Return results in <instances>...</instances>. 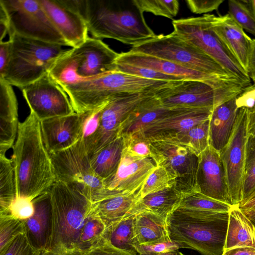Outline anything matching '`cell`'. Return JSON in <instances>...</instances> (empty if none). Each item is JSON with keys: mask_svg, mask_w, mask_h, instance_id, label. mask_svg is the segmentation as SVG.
Returning a JSON list of instances; mask_svg holds the SVG:
<instances>
[{"mask_svg": "<svg viewBox=\"0 0 255 255\" xmlns=\"http://www.w3.org/2000/svg\"><path fill=\"white\" fill-rule=\"evenodd\" d=\"M49 194L47 250L54 255H82L102 240L106 227L84 195L58 180Z\"/></svg>", "mask_w": 255, "mask_h": 255, "instance_id": "obj_1", "label": "cell"}, {"mask_svg": "<svg viewBox=\"0 0 255 255\" xmlns=\"http://www.w3.org/2000/svg\"><path fill=\"white\" fill-rule=\"evenodd\" d=\"M11 160L16 185V199L33 201L48 192L57 178L42 138L40 122L31 112L19 123Z\"/></svg>", "mask_w": 255, "mask_h": 255, "instance_id": "obj_2", "label": "cell"}, {"mask_svg": "<svg viewBox=\"0 0 255 255\" xmlns=\"http://www.w3.org/2000/svg\"><path fill=\"white\" fill-rule=\"evenodd\" d=\"M80 9L93 38L133 46L156 35L133 0H80Z\"/></svg>", "mask_w": 255, "mask_h": 255, "instance_id": "obj_3", "label": "cell"}, {"mask_svg": "<svg viewBox=\"0 0 255 255\" xmlns=\"http://www.w3.org/2000/svg\"><path fill=\"white\" fill-rule=\"evenodd\" d=\"M229 212H211L177 208L166 219L169 239L180 248L202 255H222Z\"/></svg>", "mask_w": 255, "mask_h": 255, "instance_id": "obj_4", "label": "cell"}, {"mask_svg": "<svg viewBox=\"0 0 255 255\" xmlns=\"http://www.w3.org/2000/svg\"><path fill=\"white\" fill-rule=\"evenodd\" d=\"M10 52L3 79L20 89L47 73L66 49L61 45L17 34L9 37Z\"/></svg>", "mask_w": 255, "mask_h": 255, "instance_id": "obj_5", "label": "cell"}, {"mask_svg": "<svg viewBox=\"0 0 255 255\" xmlns=\"http://www.w3.org/2000/svg\"><path fill=\"white\" fill-rule=\"evenodd\" d=\"M213 14L174 19L172 33L196 47L220 64L231 76L250 86L252 81L231 50L214 31Z\"/></svg>", "mask_w": 255, "mask_h": 255, "instance_id": "obj_6", "label": "cell"}, {"mask_svg": "<svg viewBox=\"0 0 255 255\" xmlns=\"http://www.w3.org/2000/svg\"><path fill=\"white\" fill-rule=\"evenodd\" d=\"M57 180L69 185L93 204L123 193L107 189L92 168L89 155L79 140L65 150L50 155Z\"/></svg>", "mask_w": 255, "mask_h": 255, "instance_id": "obj_7", "label": "cell"}, {"mask_svg": "<svg viewBox=\"0 0 255 255\" xmlns=\"http://www.w3.org/2000/svg\"><path fill=\"white\" fill-rule=\"evenodd\" d=\"M130 50L162 58L204 73L237 79L202 51L172 33L156 35L150 39L131 46Z\"/></svg>", "mask_w": 255, "mask_h": 255, "instance_id": "obj_8", "label": "cell"}, {"mask_svg": "<svg viewBox=\"0 0 255 255\" xmlns=\"http://www.w3.org/2000/svg\"><path fill=\"white\" fill-rule=\"evenodd\" d=\"M9 18V37L14 34L39 40L68 46L38 0H0Z\"/></svg>", "mask_w": 255, "mask_h": 255, "instance_id": "obj_9", "label": "cell"}, {"mask_svg": "<svg viewBox=\"0 0 255 255\" xmlns=\"http://www.w3.org/2000/svg\"><path fill=\"white\" fill-rule=\"evenodd\" d=\"M116 63H124L150 69L182 80L204 82L231 99L240 94L245 85L236 78H225L192 70L153 56L129 50L122 52Z\"/></svg>", "mask_w": 255, "mask_h": 255, "instance_id": "obj_10", "label": "cell"}, {"mask_svg": "<svg viewBox=\"0 0 255 255\" xmlns=\"http://www.w3.org/2000/svg\"><path fill=\"white\" fill-rule=\"evenodd\" d=\"M151 156L166 170L174 187L182 194L197 191V156L186 145L168 141L150 142Z\"/></svg>", "mask_w": 255, "mask_h": 255, "instance_id": "obj_11", "label": "cell"}, {"mask_svg": "<svg viewBox=\"0 0 255 255\" xmlns=\"http://www.w3.org/2000/svg\"><path fill=\"white\" fill-rule=\"evenodd\" d=\"M249 109H238L230 138L219 152L224 165L232 205H239L242 199Z\"/></svg>", "mask_w": 255, "mask_h": 255, "instance_id": "obj_12", "label": "cell"}, {"mask_svg": "<svg viewBox=\"0 0 255 255\" xmlns=\"http://www.w3.org/2000/svg\"><path fill=\"white\" fill-rule=\"evenodd\" d=\"M154 94L163 106L169 109L213 110L218 105L230 100L210 85L192 80L169 81L155 88Z\"/></svg>", "mask_w": 255, "mask_h": 255, "instance_id": "obj_13", "label": "cell"}, {"mask_svg": "<svg viewBox=\"0 0 255 255\" xmlns=\"http://www.w3.org/2000/svg\"><path fill=\"white\" fill-rule=\"evenodd\" d=\"M21 90L30 112L40 121L75 113L68 95L48 72Z\"/></svg>", "mask_w": 255, "mask_h": 255, "instance_id": "obj_14", "label": "cell"}, {"mask_svg": "<svg viewBox=\"0 0 255 255\" xmlns=\"http://www.w3.org/2000/svg\"><path fill=\"white\" fill-rule=\"evenodd\" d=\"M154 89L143 92L122 93L114 96L102 110L98 129L86 151L89 155L99 150L119 136L122 123Z\"/></svg>", "mask_w": 255, "mask_h": 255, "instance_id": "obj_15", "label": "cell"}, {"mask_svg": "<svg viewBox=\"0 0 255 255\" xmlns=\"http://www.w3.org/2000/svg\"><path fill=\"white\" fill-rule=\"evenodd\" d=\"M38 1L68 46L76 48L89 37L87 24L80 10L79 0Z\"/></svg>", "mask_w": 255, "mask_h": 255, "instance_id": "obj_16", "label": "cell"}, {"mask_svg": "<svg viewBox=\"0 0 255 255\" xmlns=\"http://www.w3.org/2000/svg\"><path fill=\"white\" fill-rule=\"evenodd\" d=\"M213 109L176 108L172 112L135 133L149 142L170 141L196 125L210 119Z\"/></svg>", "mask_w": 255, "mask_h": 255, "instance_id": "obj_17", "label": "cell"}, {"mask_svg": "<svg viewBox=\"0 0 255 255\" xmlns=\"http://www.w3.org/2000/svg\"><path fill=\"white\" fill-rule=\"evenodd\" d=\"M71 49L77 59L80 80L117 71L116 61L120 53L100 39L89 37L81 45Z\"/></svg>", "mask_w": 255, "mask_h": 255, "instance_id": "obj_18", "label": "cell"}, {"mask_svg": "<svg viewBox=\"0 0 255 255\" xmlns=\"http://www.w3.org/2000/svg\"><path fill=\"white\" fill-rule=\"evenodd\" d=\"M196 188L207 196L232 206L220 152L210 145L199 156Z\"/></svg>", "mask_w": 255, "mask_h": 255, "instance_id": "obj_19", "label": "cell"}, {"mask_svg": "<svg viewBox=\"0 0 255 255\" xmlns=\"http://www.w3.org/2000/svg\"><path fill=\"white\" fill-rule=\"evenodd\" d=\"M157 166L151 156L138 157L123 150L115 173L105 181L108 189L123 193H132L141 188L148 175Z\"/></svg>", "mask_w": 255, "mask_h": 255, "instance_id": "obj_20", "label": "cell"}, {"mask_svg": "<svg viewBox=\"0 0 255 255\" xmlns=\"http://www.w3.org/2000/svg\"><path fill=\"white\" fill-rule=\"evenodd\" d=\"M40 122L43 140L50 155L70 148L80 139L83 114L74 113Z\"/></svg>", "mask_w": 255, "mask_h": 255, "instance_id": "obj_21", "label": "cell"}, {"mask_svg": "<svg viewBox=\"0 0 255 255\" xmlns=\"http://www.w3.org/2000/svg\"><path fill=\"white\" fill-rule=\"evenodd\" d=\"M212 26L247 72L252 38L228 13L219 16L213 14Z\"/></svg>", "mask_w": 255, "mask_h": 255, "instance_id": "obj_22", "label": "cell"}, {"mask_svg": "<svg viewBox=\"0 0 255 255\" xmlns=\"http://www.w3.org/2000/svg\"><path fill=\"white\" fill-rule=\"evenodd\" d=\"M9 83L0 79V155L13 148L18 125V103Z\"/></svg>", "mask_w": 255, "mask_h": 255, "instance_id": "obj_23", "label": "cell"}, {"mask_svg": "<svg viewBox=\"0 0 255 255\" xmlns=\"http://www.w3.org/2000/svg\"><path fill=\"white\" fill-rule=\"evenodd\" d=\"M174 109L163 106L153 94L142 100L128 115L121 125L118 136L125 138L134 134Z\"/></svg>", "mask_w": 255, "mask_h": 255, "instance_id": "obj_24", "label": "cell"}, {"mask_svg": "<svg viewBox=\"0 0 255 255\" xmlns=\"http://www.w3.org/2000/svg\"><path fill=\"white\" fill-rule=\"evenodd\" d=\"M237 97L214 108L210 118V145L219 152L228 142L235 123L239 109Z\"/></svg>", "mask_w": 255, "mask_h": 255, "instance_id": "obj_25", "label": "cell"}, {"mask_svg": "<svg viewBox=\"0 0 255 255\" xmlns=\"http://www.w3.org/2000/svg\"><path fill=\"white\" fill-rule=\"evenodd\" d=\"M140 189L132 193H121L93 204L95 213L106 228L135 215V208L140 199Z\"/></svg>", "mask_w": 255, "mask_h": 255, "instance_id": "obj_26", "label": "cell"}, {"mask_svg": "<svg viewBox=\"0 0 255 255\" xmlns=\"http://www.w3.org/2000/svg\"><path fill=\"white\" fill-rule=\"evenodd\" d=\"M241 247L255 248V226L237 205L229 212L224 250Z\"/></svg>", "mask_w": 255, "mask_h": 255, "instance_id": "obj_27", "label": "cell"}, {"mask_svg": "<svg viewBox=\"0 0 255 255\" xmlns=\"http://www.w3.org/2000/svg\"><path fill=\"white\" fill-rule=\"evenodd\" d=\"M133 228L137 246L170 240L166 221L151 212L142 211L135 214Z\"/></svg>", "mask_w": 255, "mask_h": 255, "instance_id": "obj_28", "label": "cell"}, {"mask_svg": "<svg viewBox=\"0 0 255 255\" xmlns=\"http://www.w3.org/2000/svg\"><path fill=\"white\" fill-rule=\"evenodd\" d=\"M182 198V194L171 185L140 198L135 208L134 214L147 211L166 220L168 216L178 208Z\"/></svg>", "mask_w": 255, "mask_h": 255, "instance_id": "obj_29", "label": "cell"}, {"mask_svg": "<svg viewBox=\"0 0 255 255\" xmlns=\"http://www.w3.org/2000/svg\"><path fill=\"white\" fill-rule=\"evenodd\" d=\"M34 214L24 221L29 235L38 249L46 248L50 227L49 191L33 200Z\"/></svg>", "mask_w": 255, "mask_h": 255, "instance_id": "obj_30", "label": "cell"}, {"mask_svg": "<svg viewBox=\"0 0 255 255\" xmlns=\"http://www.w3.org/2000/svg\"><path fill=\"white\" fill-rule=\"evenodd\" d=\"M124 148V138L118 136L99 150L89 155L92 168L105 182L110 179L118 169Z\"/></svg>", "mask_w": 255, "mask_h": 255, "instance_id": "obj_31", "label": "cell"}, {"mask_svg": "<svg viewBox=\"0 0 255 255\" xmlns=\"http://www.w3.org/2000/svg\"><path fill=\"white\" fill-rule=\"evenodd\" d=\"M134 215L129 216L106 228L103 239L113 246L134 255H137V246L134 235Z\"/></svg>", "mask_w": 255, "mask_h": 255, "instance_id": "obj_32", "label": "cell"}, {"mask_svg": "<svg viewBox=\"0 0 255 255\" xmlns=\"http://www.w3.org/2000/svg\"><path fill=\"white\" fill-rule=\"evenodd\" d=\"M16 191L11 159L0 155V215H6L16 199Z\"/></svg>", "mask_w": 255, "mask_h": 255, "instance_id": "obj_33", "label": "cell"}, {"mask_svg": "<svg viewBox=\"0 0 255 255\" xmlns=\"http://www.w3.org/2000/svg\"><path fill=\"white\" fill-rule=\"evenodd\" d=\"M210 119L191 128L170 141L186 145L197 156L209 145Z\"/></svg>", "mask_w": 255, "mask_h": 255, "instance_id": "obj_34", "label": "cell"}, {"mask_svg": "<svg viewBox=\"0 0 255 255\" xmlns=\"http://www.w3.org/2000/svg\"><path fill=\"white\" fill-rule=\"evenodd\" d=\"M232 206L207 196L197 191L182 194L178 208L205 212L228 213Z\"/></svg>", "mask_w": 255, "mask_h": 255, "instance_id": "obj_35", "label": "cell"}, {"mask_svg": "<svg viewBox=\"0 0 255 255\" xmlns=\"http://www.w3.org/2000/svg\"><path fill=\"white\" fill-rule=\"evenodd\" d=\"M228 13L242 28L255 37V16L250 0H230Z\"/></svg>", "mask_w": 255, "mask_h": 255, "instance_id": "obj_36", "label": "cell"}, {"mask_svg": "<svg viewBox=\"0 0 255 255\" xmlns=\"http://www.w3.org/2000/svg\"><path fill=\"white\" fill-rule=\"evenodd\" d=\"M139 9L154 15L172 19L178 13L179 3L177 0H133Z\"/></svg>", "mask_w": 255, "mask_h": 255, "instance_id": "obj_37", "label": "cell"}, {"mask_svg": "<svg viewBox=\"0 0 255 255\" xmlns=\"http://www.w3.org/2000/svg\"><path fill=\"white\" fill-rule=\"evenodd\" d=\"M26 229L24 221L9 215H0V252Z\"/></svg>", "mask_w": 255, "mask_h": 255, "instance_id": "obj_38", "label": "cell"}, {"mask_svg": "<svg viewBox=\"0 0 255 255\" xmlns=\"http://www.w3.org/2000/svg\"><path fill=\"white\" fill-rule=\"evenodd\" d=\"M173 185L166 170L157 165L148 175L140 189V198Z\"/></svg>", "mask_w": 255, "mask_h": 255, "instance_id": "obj_39", "label": "cell"}, {"mask_svg": "<svg viewBox=\"0 0 255 255\" xmlns=\"http://www.w3.org/2000/svg\"><path fill=\"white\" fill-rule=\"evenodd\" d=\"M108 104L94 110L82 113V128L80 140L86 150L98 129L101 112Z\"/></svg>", "mask_w": 255, "mask_h": 255, "instance_id": "obj_40", "label": "cell"}, {"mask_svg": "<svg viewBox=\"0 0 255 255\" xmlns=\"http://www.w3.org/2000/svg\"><path fill=\"white\" fill-rule=\"evenodd\" d=\"M39 250L31 241L26 229L0 252V255H37Z\"/></svg>", "mask_w": 255, "mask_h": 255, "instance_id": "obj_41", "label": "cell"}, {"mask_svg": "<svg viewBox=\"0 0 255 255\" xmlns=\"http://www.w3.org/2000/svg\"><path fill=\"white\" fill-rule=\"evenodd\" d=\"M116 64L117 71L139 77L164 81L182 80L148 68L124 63Z\"/></svg>", "mask_w": 255, "mask_h": 255, "instance_id": "obj_42", "label": "cell"}, {"mask_svg": "<svg viewBox=\"0 0 255 255\" xmlns=\"http://www.w3.org/2000/svg\"><path fill=\"white\" fill-rule=\"evenodd\" d=\"M124 150L131 155L138 157L151 155L150 142L136 134L124 138Z\"/></svg>", "mask_w": 255, "mask_h": 255, "instance_id": "obj_43", "label": "cell"}, {"mask_svg": "<svg viewBox=\"0 0 255 255\" xmlns=\"http://www.w3.org/2000/svg\"><path fill=\"white\" fill-rule=\"evenodd\" d=\"M179 247L171 240L142 244L135 247L139 255H156L160 253L178 251Z\"/></svg>", "mask_w": 255, "mask_h": 255, "instance_id": "obj_44", "label": "cell"}, {"mask_svg": "<svg viewBox=\"0 0 255 255\" xmlns=\"http://www.w3.org/2000/svg\"><path fill=\"white\" fill-rule=\"evenodd\" d=\"M34 213L33 201L24 199H15L9 208L7 214L22 221L30 218Z\"/></svg>", "mask_w": 255, "mask_h": 255, "instance_id": "obj_45", "label": "cell"}, {"mask_svg": "<svg viewBox=\"0 0 255 255\" xmlns=\"http://www.w3.org/2000/svg\"><path fill=\"white\" fill-rule=\"evenodd\" d=\"M255 194V160L246 159L242 201Z\"/></svg>", "mask_w": 255, "mask_h": 255, "instance_id": "obj_46", "label": "cell"}, {"mask_svg": "<svg viewBox=\"0 0 255 255\" xmlns=\"http://www.w3.org/2000/svg\"><path fill=\"white\" fill-rule=\"evenodd\" d=\"M186 2L193 13L202 14L217 10L224 0H187Z\"/></svg>", "mask_w": 255, "mask_h": 255, "instance_id": "obj_47", "label": "cell"}, {"mask_svg": "<svg viewBox=\"0 0 255 255\" xmlns=\"http://www.w3.org/2000/svg\"><path fill=\"white\" fill-rule=\"evenodd\" d=\"M82 255H134L118 249L102 239L97 245Z\"/></svg>", "mask_w": 255, "mask_h": 255, "instance_id": "obj_48", "label": "cell"}, {"mask_svg": "<svg viewBox=\"0 0 255 255\" xmlns=\"http://www.w3.org/2000/svg\"><path fill=\"white\" fill-rule=\"evenodd\" d=\"M238 108L252 109L255 104V85L254 84L246 88L236 98Z\"/></svg>", "mask_w": 255, "mask_h": 255, "instance_id": "obj_49", "label": "cell"}, {"mask_svg": "<svg viewBox=\"0 0 255 255\" xmlns=\"http://www.w3.org/2000/svg\"><path fill=\"white\" fill-rule=\"evenodd\" d=\"M11 43L9 40L0 42V78H3L8 63Z\"/></svg>", "mask_w": 255, "mask_h": 255, "instance_id": "obj_50", "label": "cell"}, {"mask_svg": "<svg viewBox=\"0 0 255 255\" xmlns=\"http://www.w3.org/2000/svg\"><path fill=\"white\" fill-rule=\"evenodd\" d=\"M10 28L9 18L6 9L0 3V42L8 34Z\"/></svg>", "mask_w": 255, "mask_h": 255, "instance_id": "obj_51", "label": "cell"}, {"mask_svg": "<svg viewBox=\"0 0 255 255\" xmlns=\"http://www.w3.org/2000/svg\"><path fill=\"white\" fill-rule=\"evenodd\" d=\"M247 72L253 84L255 85V38L252 40Z\"/></svg>", "mask_w": 255, "mask_h": 255, "instance_id": "obj_52", "label": "cell"}, {"mask_svg": "<svg viewBox=\"0 0 255 255\" xmlns=\"http://www.w3.org/2000/svg\"><path fill=\"white\" fill-rule=\"evenodd\" d=\"M222 255H255V248L236 247L225 250Z\"/></svg>", "mask_w": 255, "mask_h": 255, "instance_id": "obj_53", "label": "cell"}, {"mask_svg": "<svg viewBox=\"0 0 255 255\" xmlns=\"http://www.w3.org/2000/svg\"><path fill=\"white\" fill-rule=\"evenodd\" d=\"M246 159L255 160V136L248 135L247 142Z\"/></svg>", "mask_w": 255, "mask_h": 255, "instance_id": "obj_54", "label": "cell"}, {"mask_svg": "<svg viewBox=\"0 0 255 255\" xmlns=\"http://www.w3.org/2000/svg\"><path fill=\"white\" fill-rule=\"evenodd\" d=\"M239 207L242 210H255V194L248 199L241 202Z\"/></svg>", "mask_w": 255, "mask_h": 255, "instance_id": "obj_55", "label": "cell"}, {"mask_svg": "<svg viewBox=\"0 0 255 255\" xmlns=\"http://www.w3.org/2000/svg\"><path fill=\"white\" fill-rule=\"evenodd\" d=\"M248 134L255 136V113L249 111L248 116Z\"/></svg>", "mask_w": 255, "mask_h": 255, "instance_id": "obj_56", "label": "cell"}, {"mask_svg": "<svg viewBox=\"0 0 255 255\" xmlns=\"http://www.w3.org/2000/svg\"><path fill=\"white\" fill-rule=\"evenodd\" d=\"M246 217L253 223L255 226V210H241Z\"/></svg>", "mask_w": 255, "mask_h": 255, "instance_id": "obj_57", "label": "cell"}, {"mask_svg": "<svg viewBox=\"0 0 255 255\" xmlns=\"http://www.w3.org/2000/svg\"><path fill=\"white\" fill-rule=\"evenodd\" d=\"M156 255H184L178 251L160 253Z\"/></svg>", "mask_w": 255, "mask_h": 255, "instance_id": "obj_58", "label": "cell"}, {"mask_svg": "<svg viewBox=\"0 0 255 255\" xmlns=\"http://www.w3.org/2000/svg\"><path fill=\"white\" fill-rule=\"evenodd\" d=\"M37 255H54L45 249H39Z\"/></svg>", "mask_w": 255, "mask_h": 255, "instance_id": "obj_59", "label": "cell"}, {"mask_svg": "<svg viewBox=\"0 0 255 255\" xmlns=\"http://www.w3.org/2000/svg\"><path fill=\"white\" fill-rule=\"evenodd\" d=\"M250 4L255 16V0H250Z\"/></svg>", "mask_w": 255, "mask_h": 255, "instance_id": "obj_60", "label": "cell"}, {"mask_svg": "<svg viewBox=\"0 0 255 255\" xmlns=\"http://www.w3.org/2000/svg\"><path fill=\"white\" fill-rule=\"evenodd\" d=\"M249 112L250 113H255V104L252 109L249 110Z\"/></svg>", "mask_w": 255, "mask_h": 255, "instance_id": "obj_61", "label": "cell"}]
</instances>
